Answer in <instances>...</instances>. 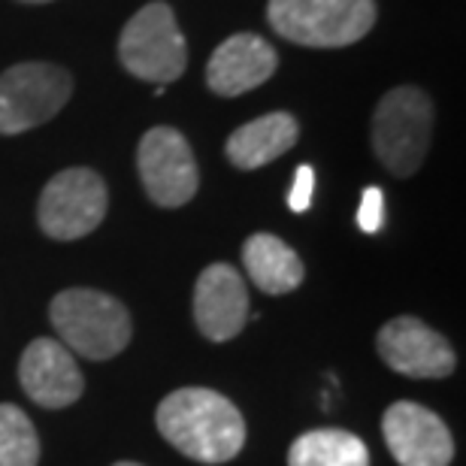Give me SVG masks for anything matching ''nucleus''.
<instances>
[{
    "instance_id": "f257e3e1",
    "label": "nucleus",
    "mask_w": 466,
    "mask_h": 466,
    "mask_svg": "<svg viewBox=\"0 0 466 466\" xmlns=\"http://www.w3.org/2000/svg\"><path fill=\"white\" fill-rule=\"evenodd\" d=\"M155 424L167 442L188 461L218 466L246 445V421L225 394L209 388H179L161 400Z\"/></svg>"
},
{
    "instance_id": "f03ea898",
    "label": "nucleus",
    "mask_w": 466,
    "mask_h": 466,
    "mask_svg": "<svg viewBox=\"0 0 466 466\" xmlns=\"http://www.w3.org/2000/svg\"><path fill=\"white\" fill-rule=\"evenodd\" d=\"M52 328L58 330L61 346L73 349L88 360H109L127 349L134 324L127 309L116 297L91 288L61 291L49 306Z\"/></svg>"
},
{
    "instance_id": "7ed1b4c3",
    "label": "nucleus",
    "mask_w": 466,
    "mask_h": 466,
    "mask_svg": "<svg viewBox=\"0 0 466 466\" xmlns=\"http://www.w3.org/2000/svg\"><path fill=\"white\" fill-rule=\"evenodd\" d=\"M273 31L309 49H342L376 25V0H269Z\"/></svg>"
},
{
    "instance_id": "20e7f679",
    "label": "nucleus",
    "mask_w": 466,
    "mask_h": 466,
    "mask_svg": "<svg viewBox=\"0 0 466 466\" xmlns=\"http://www.w3.org/2000/svg\"><path fill=\"white\" fill-rule=\"evenodd\" d=\"M433 104L421 88L403 86L388 91L372 116V148L397 179L421 170L431 148Z\"/></svg>"
},
{
    "instance_id": "39448f33",
    "label": "nucleus",
    "mask_w": 466,
    "mask_h": 466,
    "mask_svg": "<svg viewBox=\"0 0 466 466\" xmlns=\"http://www.w3.org/2000/svg\"><path fill=\"white\" fill-rule=\"evenodd\" d=\"M118 58L130 76L170 86L185 73L188 46L176 25L173 9L164 0H152L125 25L118 36Z\"/></svg>"
},
{
    "instance_id": "423d86ee",
    "label": "nucleus",
    "mask_w": 466,
    "mask_h": 466,
    "mask_svg": "<svg viewBox=\"0 0 466 466\" xmlns=\"http://www.w3.org/2000/svg\"><path fill=\"white\" fill-rule=\"evenodd\" d=\"M70 95L73 79L58 64H15L0 76V134L13 137L46 125Z\"/></svg>"
},
{
    "instance_id": "0eeeda50",
    "label": "nucleus",
    "mask_w": 466,
    "mask_h": 466,
    "mask_svg": "<svg viewBox=\"0 0 466 466\" xmlns=\"http://www.w3.org/2000/svg\"><path fill=\"white\" fill-rule=\"evenodd\" d=\"M109 194L106 182L88 167H70L52 176L40 194L36 221L46 237L70 242L88 237L106 218Z\"/></svg>"
},
{
    "instance_id": "6e6552de",
    "label": "nucleus",
    "mask_w": 466,
    "mask_h": 466,
    "mask_svg": "<svg viewBox=\"0 0 466 466\" xmlns=\"http://www.w3.org/2000/svg\"><path fill=\"white\" fill-rule=\"evenodd\" d=\"M137 170L146 194L164 209L185 207L198 194V161H194L188 139L176 127H152L139 139Z\"/></svg>"
},
{
    "instance_id": "1a4fd4ad",
    "label": "nucleus",
    "mask_w": 466,
    "mask_h": 466,
    "mask_svg": "<svg viewBox=\"0 0 466 466\" xmlns=\"http://www.w3.org/2000/svg\"><path fill=\"white\" fill-rule=\"evenodd\" d=\"M388 451L400 466H449L454 461L451 431L421 403L400 400L381 415Z\"/></svg>"
},
{
    "instance_id": "9d476101",
    "label": "nucleus",
    "mask_w": 466,
    "mask_h": 466,
    "mask_svg": "<svg viewBox=\"0 0 466 466\" xmlns=\"http://www.w3.org/2000/svg\"><path fill=\"white\" fill-rule=\"evenodd\" d=\"M376 349L390 370L409 379H445L458 367L451 342L412 315L390 319L379 330Z\"/></svg>"
},
{
    "instance_id": "9b49d317",
    "label": "nucleus",
    "mask_w": 466,
    "mask_h": 466,
    "mask_svg": "<svg viewBox=\"0 0 466 466\" xmlns=\"http://www.w3.org/2000/svg\"><path fill=\"white\" fill-rule=\"evenodd\" d=\"M18 381L25 394L43 409H67L82 397L86 379L70 349L58 339H34L18 360Z\"/></svg>"
},
{
    "instance_id": "f8f14e48",
    "label": "nucleus",
    "mask_w": 466,
    "mask_h": 466,
    "mask_svg": "<svg viewBox=\"0 0 466 466\" xmlns=\"http://www.w3.org/2000/svg\"><path fill=\"white\" fill-rule=\"evenodd\" d=\"M194 321L209 342H228L248 321V291L230 264H209L194 285Z\"/></svg>"
},
{
    "instance_id": "ddd939ff",
    "label": "nucleus",
    "mask_w": 466,
    "mask_h": 466,
    "mask_svg": "<svg viewBox=\"0 0 466 466\" xmlns=\"http://www.w3.org/2000/svg\"><path fill=\"white\" fill-rule=\"evenodd\" d=\"M279 67L276 49L258 34H233L212 52L207 64V86L218 97H239L264 86Z\"/></svg>"
},
{
    "instance_id": "4468645a",
    "label": "nucleus",
    "mask_w": 466,
    "mask_h": 466,
    "mask_svg": "<svg viewBox=\"0 0 466 466\" xmlns=\"http://www.w3.org/2000/svg\"><path fill=\"white\" fill-rule=\"evenodd\" d=\"M300 137V125L288 113L260 116L248 125L237 127L228 137V157L239 170H260L264 164L282 157L288 148H294Z\"/></svg>"
},
{
    "instance_id": "2eb2a0df",
    "label": "nucleus",
    "mask_w": 466,
    "mask_h": 466,
    "mask_svg": "<svg viewBox=\"0 0 466 466\" xmlns=\"http://www.w3.org/2000/svg\"><path fill=\"white\" fill-rule=\"evenodd\" d=\"M242 264H246L248 279L264 294H291L303 285V260L300 255L273 233H255L242 246Z\"/></svg>"
},
{
    "instance_id": "dca6fc26",
    "label": "nucleus",
    "mask_w": 466,
    "mask_h": 466,
    "mask_svg": "<svg viewBox=\"0 0 466 466\" xmlns=\"http://www.w3.org/2000/svg\"><path fill=\"white\" fill-rule=\"evenodd\" d=\"M288 466H370V451L360 436L321 427L297 436L288 449Z\"/></svg>"
},
{
    "instance_id": "f3484780",
    "label": "nucleus",
    "mask_w": 466,
    "mask_h": 466,
    "mask_svg": "<svg viewBox=\"0 0 466 466\" xmlns=\"http://www.w3.org/2000/svg\"><path fill=\"white\" fill-rule=\"evenodd\" d=\"M40 436L34 421L13 403H0V466H36Z\"/></svg>"
},
{
    "instance_id": "a211bd4d",
    "label": "nucleus",
    "mask_w": 466,
    "mask_h": 466,
    "mask_svg": "<svg viewBox=\"0 0 466 466\" xmlns=\"http://www.w3.org/2000/svg\"><path fill=\"white\" fill-rule=\"evenodd\" d=\"M358 225L367 233H376V230H381V225H385V194L379 188L363 191V200L358 209Z\"/></svg>"
},
{
    "instance_id": "6ab92c4d",
    "label": "nucleus",
    "mask_w": 466,
    "mask_h": 466,
    "mask_svg": "<svg viewBox=\"0 0 466 466\" xmlns=\"http://www.w3.org/2000/svg\"><path fill=\"white\" fill-rule=\"evenodd\" d=\"M312 191H315V173L312 167H297V176H294V185H291V194H288V207L294 212H306L312 207Z\"/></svg>"
},
{
    "instance_id": "aec40b11",
    "label": "nucleus",
    "mask_w": 466,
    "mask_h": 466,
    "mask_svg": "<svg viewBox=\"0 0 466 466\" xmlns=\"http://www.w3.org/2000/svg\"><path fill=\"white\" fill-rule=\"evenodd\" d=\"M22 4H49V0H22Z\"/></svg>"
},
{
    "instance_id": "412c9836",
    "label": "nucleus",
    "mask_w": 466,
    "mask_h": 466,
    "mask_svg": "<svg viewBox=\"0 0 466 466\" xmlns=\"http://www.w3.org/2000/svg\"><path fill=\"white\" fill-rule=\"evenodd\" d=\"M113 466H139V463H130V461H121V463H113Z\"/></svg>"
}]
</instances>
